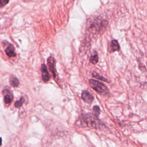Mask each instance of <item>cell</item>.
Instances as JSON below:
<instances>
[{"label":"cell","instance_id":"obj_1","mask_svg":"<svg viewBox=\"0 0 147 147\" xmlns=\"http://www.w3.org/2000/svg\"><path fill=\"white\" fill-rule=\"evenodd\" d=\"M81 123L83 124L84 126H87L92 129H102L105 127L104 124L98 118L97 116L89 113L82 115Z\"/></svg>","mask_w":147,"mask_h":147},{"label":"cell","instance_id":"obj_2","mask_svg":"<svg viewBox=\"0 0 147 147\" xmlns=\"http://www.w3.org/2000/svg\"><path fill=\"white\" fill-rule=\"evenodd\" d=\"M89 83L91 87L100 95H106L109 94L108 88L103 83L94 79H90L89 80Z\"/></svg>","mask_w":147,"mask_h":147},{"label":"cell","instance_id":"obj_3","mask_svg":"<svg viewBox=\"0 0 147 147\" xmlns=\"http://www.w3.org/2000/svg\"><path fill=\"white\" fill-rule=\"evenodd\" d=\"M90 26V28L94 32H98L105 28L107 25V22L106 20H94Z\"/></svg>","mask_w":147,"mask_h":147},{"label":"cell","instance_id":"obj_4","mask_svg":"<svg viewBox=\"0 0 147 147\" xmlns=\"http://www.w3.org/2000/svg\"><path fill=\"white\" fill-rule=\"evenodd\" d=\"M48 64L49 66V69L51 73L53 74V76L55 78L56 76V68H55V59L53 57L50 56L48 60Z\"/></svg>","mask_w":147,"mask_h":147},{"label":"cell","instance_id":"obj_5","mask_svg":"<svg viewBox=\"0 0 147 147\" xmlns=\"http://www.w3.org/2000/svg\"><path fill=\"white\" fill-rule=\"evenodd\" d=\"M4 42H5V44H4L6 45L5 52H6V55L9 57H12L16 56V54L15 53L14 48L13 45H11V44L9 43L8 42H6V41H4Z\"/></svg>","mask_w":147,"mask_h":147},{"label":"cell","instance_id":"obj_6","mask_svg":"<svg viewBox=\"0 0 147 147\" xmlns=\"http://www.w3.org/2000/svg\"><path fill=\"white\" fill-rule=\"evenodd\" d=\"M2 93L4 95V100L6 104H9L13 100V95L12 92L9 89L6 88L2 91Z\"/></svg>","mask_w":147,"mask_h":147},{"label":"cell","instance_id":"obj_7","mask_svg":"<svg viewBox=\"0 0 147 147\" xmlns=\"http://www.w3.org/2000/svg\"><path fill=\"white\" fill-rule=\"evenodd\" d=\"M120 49V46L118 42V41L115 40H113L111 41L110 44H109L108 51L110 53H112L115 51H118Z\"/></svg>","mask_w":147,"mask_h":147},{"label":"cell","instance_id":"obj_8","mask_svg":"<svg viewBox=\"0 0 147 147\" xmlns=\"http://www.w3.org/2000/svg\"><path fill=\"white\" fill-rule=\"evenodd\" d=\"M82 98L84 102H86L88 103H92L94 99V96L87 91H83L82 92Z\"/></svg>","mask_w":147,"mask_h":147},{"label":"cell","instance_id":"obj_9","mask_svg":"<svg viewBox=\"0 0 147 147\" xmlns=\"http://www.w3.org/2000/svg\"><path fill=\"white\" fill-rule=\"evenodd\" d=\"M41 70L42 72V79L44 82H48L50 79V76L48 73V69L47 68L46 65L44 64H42L41 65Z\"/></svg>","mask_w":147,"mask_h":147},{"label":"cell","instance_id":"obj_10","mask_svg":"<svg viewBox=\"0 0 147 147\" xmlns=\"http://www.w3.org/2000/svg\"><path fill=\"white\" fill-rule=\"evenodd\" d=\"M9 82H10V85L12 86L13 87H17L19 85V83H20V82H19L18 79L14 76H10Z\"/></svg>","mask_w":147,"mask_h":147},{"label":"cell","instance_id":"obj_11","mask_svg":"<svg viewBox=\"0 0 147 147\" xmlns=\"http://www.w3.org/2000/svg\"><path fill=\"white\" fill-rule=\"evenodd\" d=\"M25 98L24 97H21L18 100H17L15 103H14V106L16 108H19L22 105L23 103L25 102Z\"/></svg>","mask_w":147,"mask_h":147},{"label":"cell","instance_id":"obj_12","mask_svg":"<svg viewBox=\"0 0 147 147\" xmlns=\"http://www.w3.org/2000/svg\"><path fill=\"white\" fill-rule=\"evenodd\" d=\"M90 61L92 64H96L98 61V54L95 52V53L92 55L90 58Z\"/></svg>","mask_w":147,"mask_h":147},{"label":"cell","instance_id":"obj_13","mask_svg":"<svg viewBox=\"0 0 147 147\" xmlns=\"http://www.w3.org/2000/svg\"><path fill=\"white\" fill-rule=\"evenodd\" d=\"M92 76H93V77H94V78H96V79H99V80H102V81H104V82H109V81L107 80V79L106 78H104V77H103V76L99 75L98 73H96V72H94L92 73Z\"/></svg>","mask_w":147,"mask_h":147},{"label":"cell","instance_id":"obj_14","mask_svg":"<svg viewBox=\"0 0 147 147\" xmlns=\"http://www.w3.org/2000/svg\"><path fill=\"white\" fill-rule=\"evenodd\" d=\"M93 110H94V111L95 113V115L98 117L100 113V110L99 107L98 106H97V105L94 106L93 107Z\"/></svg>","mask_w":147,"mask_h":147},{"label":"cell","instance_id":"obj_15","mask_svg":"<svg viewBox=\"0 0 147 147\" xmlns=\"http://www.w3.org/2000/svg\"><path fill=\"white\" fill-rule=\"evenodd\" d=\"M9 0H0V7L6 5L9 2Z\"/></svg>","mask_w":147,"mask_h":147},{"label":"cell","instance_id":"obj_16","mask_svg":"<svg viewBox=\"0 0 147 147\" xmlns=\"http://www.w3.org/2000/svg\"><path fill=\"white\" fill-rule=\"evenodd\" d=\"M2 138H0V145H1V144H2Z\"/></svg>","mask_w":147,"mask_h":147}]
</instances>
